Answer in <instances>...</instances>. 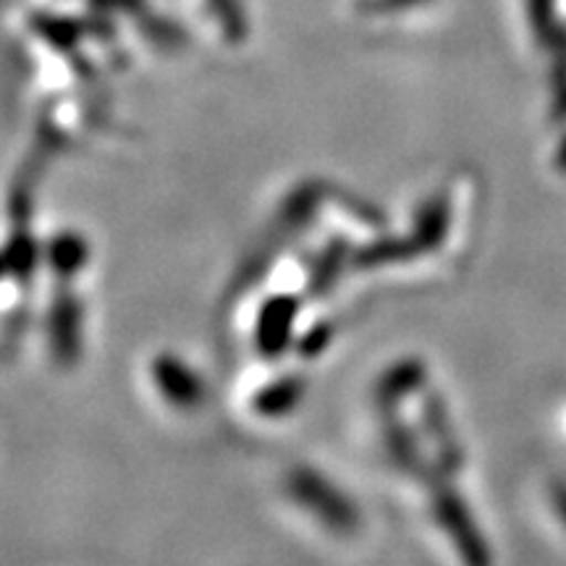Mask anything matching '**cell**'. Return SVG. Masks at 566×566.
Returning a JSON list of instances; mask_svg holds the SVG:
<instances>
[{
	"label": "cell",
	"mask_w": 566,
	"mask_h": 566,
	"mask_svg": "<svg viewBox=\"0 0 566 566\" xmlns=\"http://www.w3.org/2000/svg\"><path fill=\"white\" fill-rule=\"evenodd\" d=\"M286 491L296 504L313 512L328 527L352 530L354 522H357V512H354L352 501L317 470L296 467V470L289 472Z\"/></svg>",
	"instance_id": "1"
},
{
	"label": "cell",
	"mask_w": 566,
	"mask_h": 566,
	"mask_svg": "<svg viewBox=\"0 0 566 566\" xmlns=\"http://www.w3.org/2000/svg\"><path fill=\"white\" fill-rule=\"evenodd\" d=\"M296 315H300V300L292 294H279L268 300L260 310L258 328H254V342L265 359L281 357L289 349L294 336Z\"/></svg>",
	"instance_id": "2"
},
{
	"label": "cell",
	"mask_w": 566,
	"mask_h": 566,
	"mask_svg": "<svg viewBox=\"0 0 566 566\" xmlns=\"http://www.w3.org/2000/svg\"><path fill=\"white\" fill-rule=\"evenodd\" d=\"M153 378L163 399L179 409L200 407L208 396L202 378L187 363H181L174 354H160L153 363Z\"/></svg>",
	"instance_id": "3"
},
{
	"label": "cell",
	"mask_w": 566,
	"mask_h": 566,
	"mask_svg": "<svg viewBox=\"0 0 566 566\" xmlns=\"http://www.w3.org/2000/svg\"><path fill=\"white\" fill-rule=\"evenodd\" d=\"M48 331H51V349L55 363L71 367L82 354V304L71 292L55 296L51 317H48Z\"/></svg>",
	"instance_id": "4"
},
{
	"label": "cell",
	"mask_w": 566,
	"mask_h": 566,
	"mask_svg": "<svg viewBox=\"0 0 566 566\" xmlns=\"http://www.w3.org/2000/svg\"><path fill=\"white\" fill-rule=\"evenodd\" d=\"M424 384V365L420 359H401L388 367L380 375L378 386H375V407H380L384 415H394V409L409 396L417 394Z\"/></svg>",
	"instance_id": "5"
},
{
	"label": "cell",
	"mask_w": 566,
	"mask_h": 566,
	"mask_svg": "<svg viewBox=\"0 0 566 566\" xmlns=\"http://www.w3.org/2000/svg\"><path fill=\"white\" fill-rule=\"evenodd\" d=\"M449 200L443 195L430 197L428 202L417 210L415 226H412V242L420 254L433 252L436 247L443 244L446 231H449Z\"/></svg>",
	"instance_id": "6"
},
{
	"label": "cell",
	"mask_w": 566,
	"mask_h": 566,
	"mask_svg": "<svg viewBox=\"0 0 566 566\" xmlns=\"http://www.w3.org/2000/svg\"><path fill=\"white\" fill-rule=\"evenodd\" d=\"M304 384L302 375H283L281 380H273L268 384L263 391L254 396V412L263 417H283L292 409L300 407L304 399Z\"/></svg>",
	"instance_id": "7"
},
{
	"label": "cell",
	"mask_w": 566,
	"mask_h": 566,
	"mask_svg": "<svg viewBox=\"0 0 566 566\" xmlns=\"http://www.w3.org/2000/svg\"><path fill=\"white\" fill-rule=\"evenodd\" d=\"M420 254L412 239H396V237H384L378 242L365 244L363 250L354 252V265L363 268V271H370V268H384L394 263H407Z\"/></svg>",
	"instance_id": "8"
},
{
	"label": "cell",
	"mask_w": 566,
	"mask_h": 566,
	"mask_svg": "<svg viewBox=\"0 0 566 566\" xmlns=\"http://www.w3.org/2000/svg\"><path fill=\"white\" fill-rule=\"evenodd\" d=\"M384 443L386 454L391 457V462L399 467V470L420 472V449H417L415 436L409 433L407 424H401L394 415H386Z\"/></svg>",
	"instance_id": "9"
},
{
	"label": "cell",
	"mask_w": 566,
	"mask_h": 566,
	"mask_svg": "<svg viewBox=\"0 0 566 566\" xmlns=\"http://www.w3.org/2000/svg\"><path fill=\"white\" fill-rule=\"evenodd\" d=\"M48 265L63 279H71L76 271H82V265L87 263V242L80 233H59L51 244H48Z\"/></svg>",
	"instance_id": "10"
},
{
	"label": "cell",
	"mask_w": 566,
	"mask_h": 566,
	"mask_svg": "<svg viewBox=\"0 0 566 566\" xmlns=\"http://www.w3.org/2000/svg\"><path fill=\"white\" fill-rule=\"evenodd\" d=\"M352 247L346 239H334L325 250L321 252V258L315 260L313 265V273H310V292L323 296L328 292L331 286H334V281L338 279V271H342L346 258H349Z\"/></svg>",
	"instance_id": "11"
},
{
	"label": "cell",
	"mask_w": 566,
	"mask_h": 566,
	"mask_svg": "<svg viewBox=\"0 0 566 566\" xmlns=\"http://www.w3.org/2000/svg\"><path fill=\"white\" fill-rule=\"evenodd\" d=\"M325 344H328V328H325V325H323V328H317V331L313 328V331H310L307 342L302 344V352H304V354H317V352L323 349Z\"/></svg>",
	"instance_id": "12"
},
{
	"label": "cell",
	"mask_w": 566,
	"mask_h": 566,
	"mask_svg": "<svg viewBox=\"0 0 566 566\" xmlns=\"http://www.w3.org/2000/svg\"><path fill=\"white\" fill-rule=\"evenodd\" d=\"M9 273H11V260L3 250V252H0V279H3V275H9Z\"/></svg>",
	"instance_id": "13"
}]
</instances>
